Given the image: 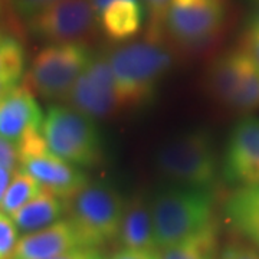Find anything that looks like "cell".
<instances>
[{"instance_id":"obj_5","label":"cell","mask_w":259,"mask_h":259,"mask_svg":"<svg viewBox=\"0 0 259 259\" xmlns=\"http://www.w3.org/2000/svg\"><path fill=\"white\" fill-rule=\"evenodd\" d=\"M40 133L48 148L74 166L94 167L102 161V140L95 122L68 105H51Z\"/></svg>"},{"instance_id":"obj_27","label":"cell","mask_w":259,"mask_h":259,"mask_svg":"<svg viewBox=\"0 0 259 259\" xmlns=\"http://www.w3.org/2000/svg\"><path fill=\"white\" fill-rule=\"evenodd\" d=\"M51 259H108L100 248H78Z\"/></svg>"},{"instance_id":"obj_28","label":"cell","mask_w":259,"mask_h":259,"mask_svg":"<svg viewBox=\"0 0 259 259\" xmlns=\"http://www.w3.org/2000/svg\"><path fill=\"white\" fill-rule=\"evenodd\" d=\"M242 49H245L252 56V59L255 61V64H256L259 69V30L248 29L246 35L243 37Z\"/></svg>"},{"instance_id":"obj_21","label":"cell","mask_w":259,"mask_h":259,"mask_svg":"<svg viewBox=\"0 0 259 259\" xmlns=\"http://www.w3.org/2000/svg\"><path fill=\"white\" fill-rule=\"evenodd\" d=\"M42 190L40 185L23 170H16L6 193L0 202V212L12 216Z\"/></svg>"},{"instance_id":"obj_11","label":"cell","mask_w":259,"mask_h":259,"mask_svg":"<svg viewBox=\"0 0 259 259\" xmlns=\"http://www.w3.org/2000/svg\"><path fill=\"white\" fill-rule=\"evenodd\" d=\"M69 108L88 118H107L121 110L115 81L107 54L93 56L64 98Z\"/></svg>"},{"instance_id":"obj_10","label":"cell","mask_w":259,"mask_h":259,"mask_svg":"<svg viewBox=\"0 0 259 259\" xmlns=\"http://www.w3.org/2000/svg\"><path fill=\"white\" fill-rule=\"evenodd\" d=\"M98 23L90 0H61L26 20L33 36L51 44L83 42Z\"/></svg>"},{"instance_id":"obj_7","label":"cell","mask_w":259,"mask_h":259,"mask_svg":"<svg viewBox=\"0 0 259 259\" xmlns=\"http://www.w3.org/2000/svg\"><path fill=\"white\" fill-rule=\"evenodd\" d=\"M206 88L229 110L250 112L259 108V69L242 48L213 61L206 74Z\"/></svg>"},{"instance_id":"obj_2","label":"cell","mask_w":259,"mask_h":259,"mask_svg":"<svg viewBox=\"0 0 259 259\" xmlns=\"http://www.w3.org/2000/svg\"><path fill=\"white\" fill-rule=\"evenodd\" d=\"M214 194L210 189L171 186L151 199V214L157 250L166 249L210 226Z\"/></svg>"},{"instance_id":"obj_16","label":"cell","mask_w":259,"mask_h":259,"mask_svg":"<svg viewBox=\"0 0 259 259\" xmlns=\"http://www.w3.org/2000/svg\"><path fill=\"white\" fill-rule=\"evenodd\" d=\"M144 5L140 0H117L98 16L102 33L112 42H124L139 33L144 23Z\"/></svg>"},{"instance_id":"obj_19","label":"cell","mask_w":259,"mask_h":259,"mask_svg":"<svg viewBox=\"0 0 259 259\" xmlns=\"http://www.w3.org/2000/svg\"><path fill=\"white\" fill-rule=\"evenodd\" d=\"M157 255L158 259H219L216 222L186 241L157 250Z\"/></svg>"},{"instance_id":"obj_33","label":"cell","mask_w":259,"mask_h":259,"mask_svg":"<svg viewBox=\"0 0 259 259\" xmlns=\"http://www.w3.org/2000/svg\"><path fill=\"white\" fill-rule=\"evenodd\" d=\"M255 3H256V5H258V6H259V0H255Z\"/></svg>"},{"instance_id":"obj_20","label":"cell","mask_w":259,"mask_h":259,"mask_svg":"<svg viewBox=\"0 0 259 259\" xmlns=\"http://www.w3.org/2000/svg\"><path fill=\"white\" fill-rule=\"evenodd\" d=\"M25 69V49L16 37L0 36V98L18 87Z\"/></svg>"},{"instance_id":"obj_31","label":"cell","mask_w":259,"mask_h":259,"mask_svg":"<svg viewBox=\"0 0 259 259\" xmlns=\"http://www.w3.org/2000/svg\"><path fill=\"white\" fill-rule=\"evenodd\" d=\"M91 2V5H93L94 10H95V13H97V18L101 15V12L107 6H110L111 3H114V2H117V0H90ZM141 2V0H140Z\"/></svg>"},{"instance_id":"obj_34","label":"cell","mask_w":259,"mask_h":259,"mask_svg":"<svg viewBox=\"0 0 259 259\" xmlns=\"http://www.w3.org/2000/svg\"><path fill=\"white\" fill-rule=\"evenodd\" d=\"M0 36H2V32H0Z\"/></svg>"},{"instance_id":"obj_15","label":"cell","mask_w":259,"mask_h":259,"mask_svg":"<svg viewBox=\"0 0 259 259\" xmlns=\"http://www.w3.org/2000/svg\"><path fill=\"white\" fill-rule=\"evenodd\" d=\"M118 241L122 249L157 252L151 200L146 196L137 193L125 202Z\"/></svg>"},{"instance_id":"obj_29","label":"cell","mask_w":259,"mask_h":259,"mask_svg":"<svg viewBox=\"0 0 259 259\" xmlns=\"http://www.w3.org/2000/svg\"><path fill=\"white\" fill-rule=\"evenodd\" d=\"M108 259H158V255L157 252H150V250L121 249Z\"/></svg>"},{"instance_id":"obj_32","label":"cell","mask_w":259,"mask_h":259,"mask_svg":"<svg viewBox=\"0 0 259 259\" xmlns=\"http://www.w3.org/2000/svg\"><path fill=\"white\" fill-rule=\"evenodd\" d=\"M248 29H252V30H259V6H258V9L255 10V13L252 15V18H250L249 28Z\"/></svg>"},{"instance_id":"obj_24","label":"cell","mask_w":259,"mask_h":259,"mask_svg":"<svg viewBox=\"0 0 259 259\" xmlns=\"http://www.w3.org/2000/svg\"><path fill=\"white\" fill-rule=\"evenodd\" d=\"M10 2L19 16L25 20H29L35 15H37L39 12H42L44 9H47L61 0H10Z\"/></svg>"},{"instance_id":"obj_9","label":"cell","mask_w":259,"mask_h":259,"mask_svg":"<svg viewBox=\"0 0 259 259\" xmlns=\"http://www.w3.org/2000/svg\"><path fill=\"white\" fill-rule=\"evenodd\" d=\"M20 170L32 176L42 189L61 200H69L88 185L85 173L55 156L47 146L40 131H30L18 143Z\"/></svg>"},{"instance_id":"obj_1","label":"cell","mask_w":259,"mask_h":259,"mask_svg":"<svg viewBox=\"0 0 259 259\" xmlns=\"http://www.w3.org/2000/svg\"><path fill=\"white\" fill-rule=\"evenodd\" d=\"M121 110L151 101L173 65V54L163 40L130 42L107 52Z\"/></svg>"},{"instance_id":"obj_6","label":"cell","mask_w":259,"mask_h":259,"mask_svg":"<svg viewBox=\"0 0 259 259\" xmlns=\"http://www.w3.org/2000/svg\"><path fill=\"white\" fill-rule=\"evenodd\" d=\"M93 56L85 42L51 44L33 58L25 83L45 100L64 101Z\"/></svg>"},{"instance_id":"obj_13","label":"cell","mask_w":259,"mask_h":259,"mask_svg":"<svg viewBox=\"0 0 259 259\" xmlns=\"http://www.w3.org/2000/svg\"><path fill=\"white\" fill-rule=\"evenodd\" d=\"M44 114L26 83L0 98V137L18 143L30 131H40Z\"/></svg>"},{"instance_id":"obj_8","label":"cell","mask_w":259,"mask_h":259,"mask_svg":"<svg viewBox=\"0 0 259 259\" xmlns=\"http://www.w3.org/2000/svg\"><path fill=\"white\" fill-rule=\"evenodd\" d=\"M228 18V0H171L163 32L180 48L197 51L222 35Z\"/></svg>"},{"instance_id":"obj_22","label":"cell","mask_w":259,"mask_h":259,"mask_svg":"<svg viewBox=\"0 0 259 259\" xmlns=\"http://www.w3.org/2000/svg\"><path fill=\"white\" fill-rule=\"evenodd\" d=\"M147 10L148 16V39L163 40L164 18L171 0H141Z\"/></svg>"},{"instance_id":"obj_23","label":"cell","mask_w":259,"mask_h":259,"mask_svg":"<svg viewBox=\"0 0 259 259\" xmlns=\"http://www.w3.org/2000/svg\"><path fill=\"white\" fill-rule=\"evenodd\" d=\"M18 242L16 225L10 216L0 212V259H12Z\"/></svg>"},{"instance_id":"obj_12","label":"cell","mask_w":259,"mask_h":259,"mask_svg":"<svg viewBox=\"0 0 259 259\" xmlns=\"http://www.w3.org/2000/svg\"><path fill=\"white\" fill-rule=\"evenodd\" d=\"M223 176L241 187L259 186V118L246 117L232 128L223 158Z\"/></svg>"},{"instance_id":"obj_26","label":"cell","mask_w":259,"mask_h":259,"mask_svg":"<svg viewBox=\"0 0 259 259\" xmlns=\"http://www.w3.org/2000/svg\"><path fill=\"white\" fill-rule=\"evenodd\" d=\"M219 259H259V250L246 243L236 242L225 246Z\"/></svg>"},{"instance_id":"obj_3","label":"cell","mask_w":259,"mask_h":259,"mask_svg":"<svg viewBox=\"0 0 259 259\" xmlns=\"http://www.w3.org/2000/svg\"><path fill=\"white\" fill-rule=\"evenodd\" d=\"M156 164L163 176L179 186L210 189L218 180V154L204 130L185 131L158 148Z\"/></svg>"},{"instance_id":"obj_25","label":"cell","mask_w":259,"mask_h":259,"mask_svg":"<svg viewBox=\"0 0 259 259\" xmlns=\"http://www.w3.org/2000/svg\"><path fill=\"white\" fill-rule=\"evenodd\" d=\"M0 167L12 171H16L20 168L18 146L3 137H0Z\"/></svg>"},{"instance_id":"obj_30","label":"cell","mask_w":259,"mask_h":259,"mask_svg":"<svg viewBox=\"0 0 259 259\" xmlns=\"http://www.w3.org/2000/svg\"><path fill=\"white\" fill-rule=\"evenodd\" d=\"M13 176H15V171L0 167V202H2L3 196L6 193V190H8Z\"/></svg>"},{"instance_id":"obj_17","label":"cell","mask_w":259,"mask_h":259,"mask_svg":"<svg viewBox=\"0 0 259 259\" xmlns=\"http://www.w3.org/2000/svg\"><path fill=\"white\" fill-rule=\"evenodd\" d=\"M64 213V200L56 197L47 189H42L30 202L16 213H13L10 219L16 225L18 231L25 232V235H28L56 223Z\"/></svg>"},{"instance_id":"obj_14","label":"cell","mask_w":259,"mask_h":259,"mask_svg":"<svg viewBox=\"0 0 259 259\" xmlns=\"http://www.w3.org/2000/svg\"><path fill=\"white\" fill-rule=\"evenodd\" d=\"M78 248L87 246L72 222L62 219L42 231L22 236L12 259H51Z\"/></svg>"},{"instance_id":"obj_4","label":"cell","mask_w":259,"mask_h":259,"mask_svg":"<svg viewBox=\"0 0 259 259\" xmlns=\"http://www.w3.org/2000/svg\"><path fill=\"white\" fill-rule=\"evenodd\" d=\"M125 202L114 187L88 183L69 200L65 212L69 214L87 248H100L118 238Z\"/></svg>"},{"instance_id":"obj_18","label":"cell","mask_w":259,"mask_h":259,"mask_svg":"<svg viewBox=\"0 0 259 259\" xmlns=\"http://www.w3.org/2000/svg\"><path fill=\"white\" fill-rule=\"evenodd\" d=\"M225 210L233 226L259 249V186L236 190L228 199Z\"/></svg>"}]
</instances>
